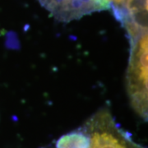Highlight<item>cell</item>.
I'll use <instances>...</instances> for the list:
<instances>
[{
    "instance_id": "obj_2",
    "label": "cell",
    "mask_w": 148,
    "mask_h": 148,
    "mask_svg": "<svg viewBox=\"0 0 148 148\" xmlns=\"http://www.w3.org/2000/svg\"><path fill=\"white\" fill-rule=\"evenodd\" d=\"M84 130L90 138V148H138L117 127L106 108L90 118Z\"/></svg>"
},
{
    "instance_id": "obj_3",
    "label": "cell",
    "mask_w": 148,
    "mask_h": 148,
    "mask_svg": "<svg viewBox=\"0 0 148 148\" xmlns=\"http://www.w3.org/2000/svg\"><path fill=\"white\" fill-rule=\"evenodd\" d=\"M57 20L63 22L78 20L96 12L110 9V0H38Z\"/></svg>"
},
{
    "instance_id": "obj_4",
    "label": "cell",
    "mask_w": 148,
    "mask_h": 148,
    "mask_svg": "<svg viewBox=\"0 0 148 148\" xmlns=\"http://www.w3.org/2000/svg\"><path fill=\"white\" fill-rule=\"evenodd\" d=\"M56 148H90V138L85 130L73 131L59 138Z\"/></svg>"
},
{
    "instance_id": "obj_1",
    "label": "cell",
    "mask_w": 148,
    "mask_h": 148,
    "mask_svg": "<svg viewBox=\"0 0 148 148\" xmlns=\"http://www.w3.org/2000/svg\"><path fill=\"white\" fill-rule=\"evenodd\" d=\"M131 53L127 67V91L132 108L147 117V31L130 36Z\"/></svg>"
}]
</instances>
